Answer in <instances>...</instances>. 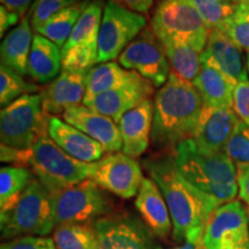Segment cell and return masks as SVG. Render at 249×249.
<instances>
[{
	"label": "cell",
	"mask_w": 249,
	"mask_h": 249,
	"mask_svg": "<svg viewBox=\"0 0 249 249\" xmlns=\"http://www.w3.org/2000/svg\"><path fill=\"white\" fill-rule=\"evenodd\" d=\"M143 165L169 207L174 240L201 241L208 219L222 204L187 181L172 156L148 158Z\"/></svg>",
	"instance_id": "cell-1"
},
{
	"label": "cell",
	"mask_w": 249,
	"mask_h": 249,
	"mask_svg": "<svg viewBox=\"0 0 249 249\" xmlns=\"http://www.w3.org/2000/svg\"><path fill=\"white\" fill-rule=\"evenodd\" d=\"M203 98L193 83L179 79L171 71L169 80L155 96L151 139L160 147H176L193 139Z\"/></svg>",
	"instance_id": "cell-2"
},
{
	"label": "cell",
	"mask_w": 249,
	"mask_h": 249,
	"mask_svg": "<svg viewBox=\"0 0 249 249\" xmlns=\"http://www.w3.org/2000/svg\"><path fill=\"white\" fill-rule=\"evenodd\" d=\"M174 160L187 181L220 204L234 201L239 194L236 167L225 150H207L187 139L177 145Z\"/></svg>",
	"instance_id": "cell-3"
},
{
	"label": "cell",
	"mask_w": 249,
	"mask_h": 249,
	"mask_svg": "<svg viewBox=\"0 0 249 249\" xmlns=\"http://www.w3.org/2000/svg\"><path fill=\"white\" fill-rule=\"evenodd\" d=\"M4 239L18 236H45L55 230L51 194L38 179H33L13 209L0 213Z\"/></svg>",
	"instance_id": "cell-4"
},
{
	"label": "cell",
	"mask_w": 249,
	"mask_h": 249,
	"mask_svg": "<svg viewBox=\"0 0 249 249\" xmlns=\"http://www.w3.org/2000/svg\"><path fill=\"white\" fill-rule=\"evenodd\" d=\"M150 28L161 43H179L200 53L210 33L192 0H160Z\"/></svg>",
	"instance_id": "cell-5"
},
{
	"label": "cell",
	"mask_w": 249,
	"mask_h": 249,
	"mask_svg": "<svg viewBox=\"0 0 249 249\" xmlns=\"http://www.w3.org/2000/svg\"><path fill=\"white\" fill-rule=\"evenodd\" d=\"M31 149V170L50 194L89 179L92 163H83L66 154L49 134L40 136Z\"/></svg>",
	"instance_id": "cell-6"
},
{
	"label": "cell",
	"mask_w": 249,
	"mask_h": 249,
	"mask_svg": "<svg viewBox=\"0 0 249 249\" xmlns=\"http://www.w3.org/2000/svg\"><path fill=\"white\" fill-rule=\"evenodd\" d=\"M44 134H48V114L40 93L24 95L0 112L1 144L30 149Z\"/></svg>",
	"instance_id": "cell-7"
},
{
	"label": "cell",
	"mask_w": 249,
	"mask_h": 249,
	"mask_svg": "<svg viewBox=\"0 0 249 249\" xmlns=\"http://www.w3.org/2000/svg\"><path fill=\"white\" fill-rule=\"evenodd\" d=\"M97 183L86 179L52 193L55 225L88 224L111 213L112 203Z\"/></svg>",
	"instance_id": "cell-8"
},
{
	"label": "cell",
	"mask_w": 249,
	"mask_h": 249,
	"mask_svg": "<svg viewBox=\"0 0 249 249\" xmlns=\"http://www.w3.org/2000/svg\"><path fill=\"white\" fill-rule=\"evenodd\" d=\"M147 26V18L108 0L105 4L98 35V62H110Z\"/></svg>",
	"instance_id": "cell-9"
},
{
	"label": "cell",
	"mask_w": 249,
	"mask_h": 249,
	"mask_svg": "<svg viewBox=\"0 0 249 249\" xmlns=\"http://www.w3.org/2000/svg\"><path fill=\"white\" fill-rule=\"evenodd\" d=\"M201 249H249V219L240 201L222 204L211 213L201 238Z\"/></svg>",
	"instance_id": "cell-10"
},
{
	"label": "cell",
	"mask_w": 249,
	"mask_h": 249,
	"mask_svg": "<svg viewBox=\"0 0 249 249\" xmlns=\"http://www.w3.org/2000/svg\"><path fill=\"white\" fill-rule=\"evenodd\" d=\"M119 64L132 70L155 87H163L169 80L171 67L164 46L151 28H145L119 55Z\"/></svg>",
	"instance_id": "cell-11"
},
{
	"label": "cell",
	"mask_w": 249,
	"mask_h": 249,
	"mask_svg": "<svg viewBox=\"0 0 249 249\" xmlns=\"http://www.w3.org/2000/svg\"><path fill=\"white\" fill-rule=\"evenodd\" d=\"M92 226L98 249H160L148 226L130 214L104 216Z\"/></svg>",
	"instance_id": "cell-12"
},
{
	"label": "cell",
	"mask_w": 249,
	"mask_h": 249,
	"mask_svg": "<svg viewBox=\"0 0 249 249\" xmlns=\"http://www.w3.org/2000/svg\"><path fill=\"white\" fill-rule=\"evenodd\" d=\"M143 178L140 164L124 152L108 154L92 163L89 177L102 189L121 198L138 195Z\"/></svg>",
	"instance_id": "cell-13"
},
{
	"label": "cell",
	"mask_w": 249,
	"mask_h": 249,
	"mask_svg": "<svg viewBox=\"0 0 249 249\" xmlns=\"http://www.w3.org/2000/svg\"><path fill=\"white\" fill-rule=\"evenodd\" d=\"M154 87L150 81L145 80L138 73L128 83L96 96L86 107L119 124L127 112L133 110L145 99H150L154 93Z\"/></svg>",
	"instance_id": "cell-14"
},
{
	"label": "cell",
	"mask_w": 249,
	"mask_h": 249,
	"mask_svg": "<svg viewBox=\"0 0 249 249\" xmlns=\"http://www.w3.org/2000/svg\"><path fill=\"white\" fill-rule=\"evenodd\" d=\"M201 61L213 65L236 86L249 81L247 60L242 50L222 30H210Z\"/></svg>",
	"instance_id": "cell-15"
},
{
	"label": "cell",
	"mask_w": 249,
	"mask_h": 249,
	"mask_svg": "<svg viewBox=\"0 0 249 249\" xmlns=\"http://www.w3.org/2000/svg\"><path fill=\"white\" fill-rule=\"evenodd\" d=\"M86 71H62L40 92L43 108L48 116H62L71 107L83 103L86 97Z\"/></svg>",
	"instance_id": "cell-16"
},
{
	"label": "cell",
	"mask_w": 249,
	"mask_h": 249,
	"mask_svg": "<svg viewBox=\"0 0 249 249\" xmlns=\"http://www.w3.org/2000/svg\"><path fill=\"white\" fill-rule=\"evenodd\" d=\"M62 119L97 141L105 152L123 150L119 127L111 118L98 113L86 105H79L65 111Z\"/></svg>",
	"instance_id": "cell-17"
},
{
	"label": "cell",
	"mask_w": 249,
	"mask_h": 249,
	"mask_svg": "<svg viewBox=\"0 0 249 249\" xmlns=\"http://www.w3.org/2000/svg\"><path fill=\"white\" fill-rule=\"evenodd\" d=\"M239 121L240 119L232 107L204 104L193 139L207 150L223 151Z\"/></svg>",
	"instance_id": "cell-18"
},
{
	"label": "cell",
	"mask_w": 249,
	"mask_h": 249,
	"mask_svg": "<svg viewBox=\"0 0 249 249\" xmlns=\"http://www.w3.org/2000/svg\"><path fill=\"white\" fill-rule=\"evenodd\" d=\"M48 134L59 148L83 163L98 161L105 152L97 141L57 117L48 116Z\"/></svg>",
	"instance_id": "cell-19"
},
{
	"label": "cell",
	"mask_w": 249,
	"mask_h": 249,
	"mask_svg": "<svg viewBox=\"0 0 249 249\" xmlns=\"http://www.w3.org/2000/svg\"><path fill=\"white\" fill-rule=\"evenodd\" d=\"M152 121H154V103L145 99L141 104L127 112L118 124L123 152L129 157H140L150 144Z\"/></svg>",
	"instance_id": "cell-20"
},
{
	"label": "cell",
	"mask_w": 249,
	"mask_h": 249,
	"mask_svg": "<svg viewBox=\"0 0 249 249\" xmlns=\"http://www.w3.org/2000/svg\"><path fill=\"white\" fill-rule=\"evenodd\" d=\"M135 207L154 235L166 238L173 231L169 207L160 187L151 178H143L136 195Z\"/></svg>",
	"instance_id": "cell-21"
},
{
	"label": "cell",
	"mask_w": 249,
	"mask_h": 249,
	"mask_svg": "<svg viewBox=\"0 0 249 249\" xmlns=\"http://www.w3.org/2000/svg\"><path fill=\"white\" fill-rule=\"evenodd\" d=\"M33 31L30 17L26 15L14 29H12L0 46L1 64L17 71L20 75L28 74V61L33 46Z\"/></svg>",
	"instance_id": "cell-22"
},
{
	"label": "cell",
	"mask_w": 249,
	"mask_h": 249,
	"mask_svg": "<svg viewBox=\"0 0 249 249\" xmlns=\"http://www.w3.org/2000/svg\"><path fill=\"white\" fill-rule=\"evenodd\" d=\"M62 68L61 50L44 36L35 35L28 61V75L35 82L50 83Z\"/></svg>",
	"instance_id": "cell-23"
},
{
	"label": "cell",
	"mask_w": 249,
	"mask_h": 249,
	"mask_svg": "<svg viewBox=\"0 0 249 249\" xmlns=\"http://www.w3.org/2000/svg\"><path fill=\"white\" fill-rule=\"evenodd\" d=\"M194 86L201 93L205 105L232 107L235 85L226 75L208 62H202Z\"/></svg>",
	"instance_id": "cell-24"
},
{
	"label": "cell",
	"mask_w": 249,
	"mask_h": 249,
	"mask_svg": "<svg viewBox=\"0 0 249 249\" xmlns=\"http://www.w3.org/2000/svg\"><path fill=\"white\" fill-rule=\"evenodd\" d=\"M136 71H126L117 62H103L91 68L87 74L86 97L83 105L91 102L96 96L126 85L136 75Z\"/></svg>",
	"instance_id": "cell-25"
},
{
	"label": "cell",
	"mask_w": 249,
	"mask_h": 249,
	"mask_svg": "<svg viewBox=\"0 0 249 249\" xmlns=\"http://www.w3.org/2000/svg\"><path fill=\"white\" fill-rule=\"evenodd\" d=\"M104 7L105 4L103 0H90L62 49H71L80 45H98V35Z\"/></svg>",
	"instance_id": "cell-26"
},
{
	"label": "cell",
	"mask_w": 249,
	"mask_h": 249,
	"mask_svg": "<svg viewBox=\"0 0 249 249\" xmlns=\"http://www.w3.org/2000/svg\"><path fill=\"white\" fill-rule=\"evenodd\" d=\"M89 1L90 0H82L75 5L62 9L38 28L36 33L40 36L46 37L59 48H64Z\"/></svg>",
	"instance_id": "cell-27"
},
{
	"label": "cell",
	"mask_w": 249,
	"mask_h": 249,
	"mask_svg": "<svg viewBox=\"0 0 249 249\" xmlns=\"http://www.w3.org/2000/svg\"><path fill=\"white\" fill-rule=\"evenodd\" d=\"M161 44L169 59L171 71L179 79L194 85L202 66L200 52L191 46L179 44V43L166 42Z\"/></svg>",
	"instance_id": "cell-28"
},
{
	"label": "cell",
	"mask_w": 249,
	"mask_h": 249,
	"mask_svg": "<svg viewBox=\"0 0 249 249\" xmlns=\"http://www.w3.org/2000/svg\"><path fill=\"white\" fill-rule=\"evenodd\" d=\"M33 180L27 167L4 166L0 170V213L13 209Z\"/></svg>",
	"instance_id": "cell-29"
},
{
	"label": "cell",
	"mask_w": 249,
	"mask_h": 249,
	"mask_svg": "<svg viewBox=\"0 0 249 249\" xmlns=\"http://www.w3.org/2000/svg\"><path fill=\"white\" fill-rule=\"evenodd\" d=\"M52 239L57 249H98L95 229L88 224L58 225Z\"/></svg>",
	"instance_id": "cell-30"
},
{
	"label": "cell",
	"mask_w": 249,
	"mask_h": 249,
	"mask_svg": "<svg viewBox=\"0 0 249 249\" xmlns=\"http://www.w3.org/2000/svg\"><path fill=\"white\" fill-rule=\"evenodd\" d=\"M209 30H224L234 18L238 4L231 0H192Z\"/></svg>",
	"instance_id": "cell-31"
},
{
	"label": "cell",
	"mask_w": 249,
	"mask_h": 249,
	"mask_svg": "<svg viewBox=\"0 0 249 249\" xmlns=\"http://www.w3.org/2000/svg\"><path fill=\"white\" fill-rule=\"evenodd\" d=\"M39 88L27 82L22 75L1 64L0 66V104L2 108L24 95L36 93Z\"/></svg>",
	"instance_id": "cell-32"
},
{
	"label": "cell",
	"mask_w": 249,
	"mask_h": 249,
	"mask_svg": "<svg viewBox=\"0 0 249 249\" xmlns=\"http://www.w3.org/2000/svg\"><path fill=\"white\" fill-rule=\"evenodd\" d=\"M62 71H88L98 62V45H80L61 49Z\"/></svg>",
	"instance_id": "cell-33"
},
{
	"label": "cell",
	"mask_w": 249,
	"mask_h": 249,
	"mask_svg": "<svg viewBox=\"0 0 249 249\" xmlns=\"http://www.w3.org/2000/svg\"><path fill=\"white\" fill-rule=\"evenodd\" d=\"M225 152L234 163L236 171L249 167V124L239 121L226 143Z\"/></svg>",
	"instance_id": "cell-34"
},
{
	"label": "cell",
	"mask_w": 249,
	"mask_h": 249,
	"mask_svg": "<svg viewBox=\"0 0 249 249\" xmlns=\"http://www.w3.org/2000/svg\"><path fill=\"white\" fill-rule=\"evenodd\" d=\"M82 0H35L30 8V23L35 31L62 9L77 4Z\"/></svg>",
	"instance_id": "cell-35"
},
{
	"label": "cell",
	"mask_w": 249,
	"mask_h": 249,
	"mask_svg": "<svg viewBox=\"0 0 249 249\" xmlns=\"http://www.w3.org/2000/svg\"><path fill=\"white\" fill-rule=\"evenodd\" d=\"M0 249H57L53 239L48 236L26 235L12 239L1 245Z\"/></svg>",
	"instance_id": "cell-36"
},
{
	"label": "cell",
	"mask_w": 249,
	"mask_h": 249,
	"mask_svg": "<svg viewBox=\"0 0 249 249\" xmlns=\"http://www.w3.org/2000/svg\"><path fill=\"white\" fill-rule=\"evenodd\" d=\"M227 36L231 38L242 51L249 52V22L235 17L226 24L223 30Z\"/></svg>",
	"instance_id": "cell-37"
},
{
	"label": "cell",
	"mask_w": 249,
	"mask_h": 249,
	"mask_svg": "<svg viewBox=\"0 0 249 249\" xmlns=\"http://www.w3.org/2000/svg\"><path fill=\"white\" fill-rule=\"evenodd\" d=\"M232 108L239 119L249 124V81H244L236 85Z\"/></svg>",
	"instance_id": "cell-38"
},
{
	"label": "cell",
	"mask_w": 249,
	"mask_h": 249,
	"mask_svg": "<svg viewBox=\"0 0 249 249\" xmlns=\"http://www.w3.org/2000/svg\"><path fill=\"white\" fill-rule=\"evenodd\" d=\"M0 160L2 163L13 164L14 166L27 167L30 166L33 160V149H18L1 144L0 147Z\"/></svg>",
	"instance_id": "cell-39"
},
{
	"label": "cell",
	"mask_w": 249,
	"mask_h": 249,
	"mask_svg": "<svg viewBox=\"0 0 249 249\" xmlns=\"http://www.w3.org/2000/svg\"><path fill=\"white\" fill-rule=\"evenodd\" d=\"M123 7L135 12V13H148L154 5L155 0H112Z\"/></svg>",
	"instance_id": "cell-40"
},
{
	"label": "cell",
	"mask_w": 249,
	"mask_h": 249,
	"mask_svg": "<svg viewBox=\"0 0 249 249\" xmlns=\"http://www.w3.org/2000/svg\"><path fill=\"white\" fill-rule=\"evenodd\" d=\"M20 20H22V18L17 13L8 11L5 6H0V36H4L5 31H7L9 28L17 24Z\"/></svg>",
	"instance_id": "cell-41"
},
{
	"label": "cell",
	"mask_w": 249,
	"mask_h": 249,
	"mask_svg": "<svg viewBox=\"0 0 249 249\" xmlns=\"http://www.w3.org/2000/svg\"><path fill=\"white\" fill-rule=\"evenodd\" d=\"M238 174L239 196L247 204L249 209V167L240 171H236Z\"/></svg>",
	"instance_id": "cell-42"
},
{
	"label": "cell",
	"mask_w": 249,
	"mask_h": 249,
	"mask_svg": "<svg viewBox=\"0 0 249 249\" xmlns=\"http://www.w3.org/2000/svg\"><path fill=\"white\" fill-rule=\"evenodd\" d=\"M0 1L8 11L14 12L21 18H23V15L26 17L27 11L29 9L33 0H0Z\"/></svg>",
	"instance_id": "cell-43"
},
{
	"label": "cell",
	"mask_w": 249,
	"mask_h": 249,
	"mask_svg": "<svg viewBox=\"0 0 249 249\" xmlns=\"http://www.w3.org/2000/svg\"><path fill=\"white\" fill-rule=\"evenodd\" d=\"M235 17L244 18L249 22V0H244L242 2H239L236 6Z\"/></svg>",
	"instance_id": "cell-44"
},
{
	"label": "cell",
	"mask_w": 249,
	"mask_h": 249,
	"mask_svg": "<svg viewBox=\"0 0 249 249\" xmlns=\"http://www.w3.org/2000/svg\"><path fill=\"white\" fill-rule=\"evenodd\" d=\"M170 249H201V241H186L181 246Z\"/></svg>",
	"instance_id": "cell-45"
},
{
	"label": "cell",
	"mask_w": 249,
	"mask_h": 249,
	"mask_svg": "<svg viewBox=\"0 0 249 249\" xmlns=\"http://www.w3.org/2000/svg\"><path fill=\"white\" fill-rule=\"evenodd\" d=\"M246 60H247V70H248V74H249V52L246 54Z\"/></svg>",
	"instance_id": "cell-46"
},
{
	"label": "cell",
	"mask_w": 249,
	"mask_h": 249,
	"mask_svg": "<svg viewBox=\"0 0 249 249\" xmlns=\"http://www.w3.org/2000/svg\"><path fill=\"white\" fill-rule=\"evenodd\" d=\"M231 1L235 2V4H239V2H242V1H244V0H231Z\"/></svg>",
	"instance_id": "cell-47"
},
{
	"label": "cell",
	"mask_w": 249,
	"mask_h": 249,
	"mask_svg": "<svg viewBox=\"0 0 249 249\" xmlns=\"http://www.w3.org/2000/svg\"><path fill=\"white\" fill-rule=\"evenodd\" d=\"M247 213H248V219H249V209H247Z\"/></svg>",
	"instance_id": "cell-48"
}]
</instances>
